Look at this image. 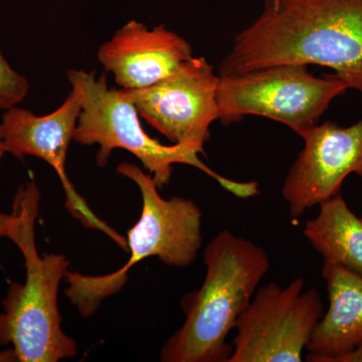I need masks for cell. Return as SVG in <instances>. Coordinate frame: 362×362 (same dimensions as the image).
Listing matches in <instances>:
<instances>
[{
	"mask_svg": "<svg viewBox=\"0 0 362 362\" xmlns=\"http://www.w3.org/2000/svg\"><path fill=\"white\" fill-rule=\"evenodd\" d=\"M68 78L81 104L74 141L99 145L98 165H106L114 150L124 149L139 159L159 189L170 182L175 164H187L211 176L235 197L247 199L259 194L257 181L226 178L204 163L195 150L180 144L164 145L150 137L125 90L110 89L105 74L97 78L94 71L71 70Z\"/></svg>",
	"mask_w": 362,
	"mask_h": 362,
	"instance_id": "4",
	"label": "cell"
},
{
	"mask_svg": "<svg viewBox=\"0 0 362 362\" xmlns=\"http://www.w3.org/2000/svg\"><path fill=\"white\" fill-rule=\"evenodd\" d=\"M80 113V101L73 90L59 109L47 115L37 116L13 107L6 110L0 122V146L11 156L37 157L49 164L63 185L71 216L87 228L102 230L125 249L127 240L90 211L66 176V152L74 140Z\"/></svg>",
	"mask_w": 362,
	"mask_h": 362,
	"instance_id": "9",
	"label": "cell"
},
{
	"mask_svg": "<svg viewBox=\"0 0 362 362\" xmlns=\"http://www.w3.org/2000/svg\"><path fill=\"white\" fill-rule=\"evenodd\" d=\"M40 194L35 182L18 188L13 199V228L9 240L23 252V284L11 283L2 301L0 345H11L18 361L58 362L77 354L75 340L62 329L58 307L59 284L70 261L65 255L40 256L35 225Z\"/></svg>",
	"mask_w": 362,
	"mask_h": 362,
	"instance_id": "3",
	"label": "cell"
},
{
	"mask_svg": "<svg viewBox=\"0 0 362 362\" xmlns=\"http://www.w3.org/2000/svg\"><path fill=\"white\" fill-rule=\"evenodd\" d=\"M28 89V80L11 68L0 51V109L8 110L21 103Z\"/></svg>",
	"mask_w": 362,
	"mask_h": 362,
	"instance_id": "14",
	"label": "cell"
},
{
	"mask_svg": "<svg viewBox=\"0 0 362 362\" xmlns=\"http://www.w3.org/2000/svg\"><path fill=\"white\" fill-rule=\"evenodd\" d=\"M303 233L324 259L362 276V218L349 209L341 192L319 204L318 214L305 223Z\"/></svg>",
	"mask_w": 362,
	"mask_h": 362,
	"instance_id": "13",
	"label": "cell"
},
{
	"mask_svg": "<svg viewBox=\"0 0 362 362\" xmlns=\"http://www.w3.org/2000/svg\"><path fill=\"white\" fill-rule=\"evenodd\" d=\"M218 80L206 59L192 57L156 84L124 90L139 115L173 144L204 154L209 128L218 119Z\"/></svg>",
	"mask_w": 362,
	"mask_h": 362,
	"instance_id": "8",
	"label": "cell"
},
{
	"mask_svg": "<svg viewBox=\"0 0 362 362\" xmlns=\"http://www.w3.org/2000/svg\"><path fill=\"white\" fill-rule=\"evenodd\" d=\"M4 153H6V151L0 146V162H1ZM13 213L4 214L0 211V237L8 238L9 239L13 228Z\"/></svg>",
	"mask_w": 362,
	"mask_h": 362,
	"instance_id": "15",
	"label": "cell"
},
{
	"mask_svg": "<svg viewBox=\"0 0 362 362\" xmlns=\"http://www.w3.org/2000/svg\"><path fill=\"white\" fill-rule=\"evenodd\" d=\"M304 288L299 277L286 287L271 282L259 289L235 323L228 362H301L324 314L318 290Z\"/></svg>",
	"mask_w": 362,
	"mask_h": 362,
	"instance_id": "7",
	"label": "cell"
},
{
	"mask_svg": "<svg viewBox=\"0 0 362 362\" xmlns=\"http://www.w3.org/2000/svg\"><path fill=\"white\" fill-rule=\"evenodd\" d=\"M329 307L307 344V361L337 362L362 344V276L324 259Z\"/></svg>",
	"mask_w": 362,
	"mask_h": 362,
	"instance_id": "12",
	"label": "cell"
},
{
	"mask_svg": "<svg viewBox=\"0 0 362 362\" xmlns=\"http://www.w3.org/2000/svg\"><path fill=\"white\" fill-rule=\"evenodd\" d=\"M335 75L315 77L305 65H280L220 76L216 102L223 125L247 115L267 117L304 137L331 102L349 90Z\"/></svg>",
	"mask_w": 362,
	"mask_h": 362,
	"instance_id": "6",
	"label": "cell"
},
{
	"mask_svg": "<svg viewBox=\"0 0 362 362\" xmlns=\"http://www.w3.org/2000/svg\"><path fill=\"white\" fill-rule=\"evenodd\" d=\"M280 65L332 69L362 93V0H265L233 40L220 76Z\"/></svg>",
	"mask_w": 362,
	"mask_h": 362,
	"instance_id": "1",
	"label": "cell"
},
{
	"mask_svg": "<svg viewBox=\"0 0 362 362\" xmlns=\"http://www.w3.org/2000/svg\"><path fill=\"white\" fill-rule=\"evenodd\" d=\"M337 362H362V344L337 359Z\"/></svg>",
	"mask_w": 362,
	"mask_h": 362,
	"instance_id": "16",
	"label": "cell"
},
{
	"mask_svg": "<svg viewBox=\"0 0 362 362\" xmlns=\"http://www.w3.org/2000/svg\"><path fill=\"white\" fill-rule=\"evenodd\" d=\"M18 361L13 349H7L6 351H0V362H16Z\"/></svg>",
	"mask_w": 362,
	"mask_h": 362,
	"instance_id": "17",
	"label": "cell"
},
{
	"mask_svg": "<svg viewBox=\"0 0 362 362\" xmlns=\"http://www.w3.org/2000/svg\"><path fill=\"white\" fill-rule=\"evenodd\" d=\"M98 58L123 90H138L175 73L192 58V47L164 25L149 30L131 21L101 45Z\"/></svg>",
	"mask_w": 362,
	"mask_h": 362,
	"instance_id": "11",
	"label": "cell"
},
{
	"mask_svg": "<svg viewBox=\"0 0 362 362\" xmlns=\"http://www.w3.org/2000/svg\"><path fill=\"white\" fill-rule=\"evenodd\" d=\"M117 173L139 188L141 216L128 232L130 259L122 268L103 276L66 272V297L84 318L92 316L105 299L120 291L131 269L143 259L157 257L165 265L182 268L194 263L201 251L202 213L194 202L180 197L163 199L152 176L135 164L123 162Z\"/></svg>",
	"mask_w": 362,
	"mask_h": 362,
	"instance_id": "5",
	"label": "cell"
},
{
	"mask_svg": "<svg viewBox=\"0 0 362 362\" xmlns=\"http://www.w3.org/2000/svg\"><path fill=\"white\" fill-rule=\"evenodd\" d=\"M206 278L199 290L181 300L185 323L162 347L164 362H228L226 340L270 270L263 247L228 230L206 247Z\"/></svg>",
	"mask_w": 362,
	"mask_h": 362,
	"instance_id": "2",
	"label": "cell"
},
{
	"mask_svg": "<svg viewBox=\"0 0 362 362\" xmlns=\"http://www.w3.org/2000/svg\"><path fill=\"white\" fill-rule=\"evenodd\" d=\"M303 139L304 148L282 187L294 218L340 194L347 176L362 177V118L349 127L329 121L318 124Z\"/></svg>",
	"mask_w": 362,
	"mask_h": 362,
	"instance_id": "10",
	"label": "cell"
}]
</instances>
